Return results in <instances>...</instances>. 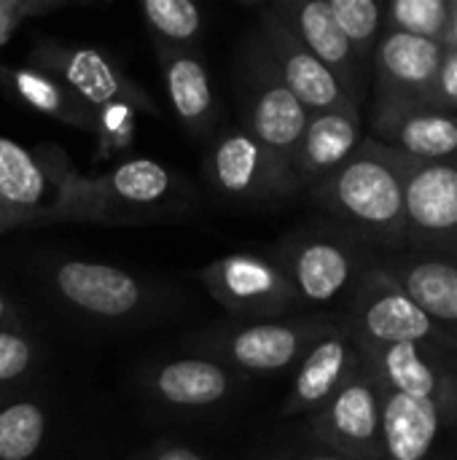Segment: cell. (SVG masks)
Instances as JSON below:
<instances>
[{
    "label": "cell",
    "mask_w": 457,
    "mask_h": 460,
    "mask_svg": "<svg viewBox=\"0 0 457 460\" xmlns=\"http://www.w3.org/2000/svg\"><path fill=\"white\" fill-rule=\"evenodd\" d=\"M172 175L154 159H132L119 164L100 181H83V194L78 205V216L97 218L110 208L121 210H148L170 197Z\"/></svg>",
    "instance_id": "7402d4cb"
},
{
    "label": "cell",
    "mask_w": 457,
    "mask_h": 460,
    "mask_svg": "<svg viewBox=\"0 0 457 460\" xmlns=\"http://www.w3.org/2000/svg\"><path fill=\"white\" fill-rule=\"evenodd\" d=\"M51 280L65 305L97 321L129 318L143 305L140 280L110 264L62 261Z\"/></svg>",
    "instance_id": "2e32d148"
},
{
    "label": "cell",
    "mask_w": 457,
    "mask_h": 460,
    "mask_svg": "<svg viewBox=\"0 0 457 460\" xmlns=\"http://www.w3.org/2000/svg\"><path fill=\"white\" fill-rule=\"evenodd\" d=\"M345 323L358 348L431 345L457 353V340L442 332L374 261L347 299Z\"/></svg>",
    "instance_id": "5b68a950"
},
{
    "label": "cell",
    "mask_w": 457,
    "mask_h": 460,
    "mask_svg": "<svg viewBox=\"0 0 457 460\" xmlns=\"http://www.w3.org/2000/svg\"><path fill=\"white\" fill-rule=\"evenodd\" d=\"M396 156L404 181L407 245L457 259V164Z\"/></svg>",
    "instance_id": "ba28073f"
},
{
    "label": "cell",
    "mask_w": 457,
    "mask_h": 460,
    "mask_svg": "<svg viewBox=\"0 0 457 460\" xmlns=\"http://www.w3.org/2000/svg\"><path fill=\"white\" fill-rule=\"evenodd\" d=\"M442 62L444 46L399 30H385L372 54L374 100L431 102Z\"/></svg>",
    "instance_id": "4fadbf2b"
},
{
    "label": "cell",
    "mask_w": 457,
    "mask_h": 460,
    "mask_svg": "<svg viewBox=\"0 0 457 460\" xmlns=\"http://www.w3.org/2000/svg\"><path fill=\"white\" fill-rule=\"evenodd\" d=\"M16 224H24L16 213H11L8 208H5V202L0 199V232L3 229H11V226H16Z\"/></svg>",
    "instance_id": "e575fe53"
},
{
    "label": "cell",
    "mask_w": 457,
    "mask_h": 460,
    "mask_svg": "<svg viewBox=\"0 0 457 460\" xmlns=\"http://www.w3.org/2000/svg\"><path fill=\"white\" fill-rule=\"evenodd\" d=\"M151 460H205L199 453H194V450H189V447H180V445H164V447H159Z\"/></svg>",
    "instance_id": "1f68e13d"
},
{
    "label": "cell",
    "mask_w": 457,
    "mask_h": 460,
    "mask_svg": "<svg viewBox=\"0 0 457 460\" xmlns=\"http://www.w3.org/2000/svg\"><path fill=\"white\" fill-rule=\"evenodd\" d=\"M431 105L457 113V51H444V62L431 92Z\"/></svg>",
    "instance_id": "4dcf8cb0"
},
{
    "label": "cell",
    "mask_w": 457,
    "mask_h": 460,
    "mask_svg": "<svg viewBox=\"0 0 457 460\" xmlns=\"http://www.w3.org/2000/svg\"><path fill=\"white\" fill-rule=\"evenodd\" d=\"M272 8L286 22V27L307 46V51L334 73L350 102L361 108L369 86V67H364L356 51L350 49L347 38L334 22L329 0H299V3L291 0V3H277Z\"/></svg>",
    "instance_id": "5bb4252c"
},
{
    "label": "cell",
    "mask_w": 457,
    "mask_h": 460,
    "mask_svg": "<svg viewBox=\"0 0 457 460\" xmlns=\"http://www.w3.org/2000/svg\"><path fill=\"white\" fill-rule=\"evenodd\" d=\"M364 137L366 135L358 108L310 113L294 159V178L299 189H312L334 170H339L358 151Z\"/></svg>",
    "instance_id": "44dd1931"
},
{
    "label": "cell",
    "mask_w": 457,
    "mask_h": 460,
    "mask_svg": "<svg viewBox=\"0 0 457 460\" xmlns=\"http://www.w3.org/2000/svg\"><path fill=\"white\" fill-rule=\"evenodd\" d=\"M199 280L207 294L237 318L269 321L299 305L283 270L272 259L253 253L215 259L199 272Z\"/></svg>",
    "instance_id": "9c48e42d"
},
{
    "label": "cell",
    "mask_w": 457,
    "mask_h": 460,
    "mask_svg": "<svg viewBox=\"0 0 457 460\" xmlns=\"http://www.w3.org/2000/svg\"><path fill=\"white\" fill-rule=\"evenodd\" d=\"M374 264L453 340H457V259L442 253H388Z\"/></svg>",
    "instance_id": "ac0fdd59"
},
{
    "label": "cell",
    "mask_w": 457,
    "mask_h": 460,
    "mask_svg": "<svg viewBox=\"0 0 457 460\" xmlns=\"http://www.w3.org/2000/svg\"><path fill=\"white\" fill-rule=\"evenodd\" d=\"M310 194L334 226L366 248L399 253L407 245L399 156L369 135L361 140L358 151L339 170L315 183Z\"/></svg>",
    "instance_id": "6da1fadb"
},
{
    "label": "cell",
    "mask_w": 457,
    "mask_h": 460,
    "mask_svg": "<svg viewBox=\"0 0 457 460\" xmlns=\"http://www.w3.org/2000/svg\"><path fill=\"white\" fill-rule=\"evenodd\" d=\"M261 40H264L272 62H275L277 75L283 78V84L294 92V97L310 113L337 111V108H358L342 92V86L334 78V73L326 65H321L307 51V46L275 13V8H267L264 11V19H261Z\"/></svg>",
    "instance_id": "9a60e30c"
},
{
    "label": "cell",
    "mask_w": 457,
    "mask_h": 460,
    "mask_svg": "<svg viewBox=\"0 0 457 460\" xmlns=\"http://www.w3.org/2000/svg\"><path fill=\"white\" fill-rule=\"evenodd\" d=\"M151 388L170 407L202 410L224 402L234 388V380L224 364L205 356H191L159 367Z\"/></svg>",
    "instance_id": "603a6c76"
},
{
    "label": "cell",
    "mask_w": 457,
    "mask_h": 460,
    "mask_svg": "<svg viewBox=\"0 0 457 460\" xmlns=\"http://www.w3.org/2000/svg\"><path fill=\"white\" fill-rule=\"evenodd\" d=\"M374 259L372 248L329 224L291 234L275 264L288 278L299 305L326 307L350 299Z\"/></svg>",
    "instance_id": "7a4b0ae2"
},
{
    "label": "cell",
    "mask_w": 457,
    "mask_h": 460,
    "mask_svg": "<svg viewBox=\"0 0 457 460\" xmlns=\"http://www.w3.org/2000/svg\"><path fill=\"white\" fill-rule=\"evenodd\" d=\"M11 81H13V89L22 94V100H27L40 113H48L73 127H89L94 121L92 108L78 94H73L62 81L51 75L24 67V70H13Z\"/></svg>",
    "instance_id": "d4e9b609"
},
{
    "label": "cell",
    "mask_w": 457,
    "mask_h": 460,
    "mask_svg": "<svg viewBox=\"0 0 457 460\" xmlns=\"http://www.w3.org/2000/svg\"><path fill=\"white\" fill-rule=\"evenodd\" d=\"M369 137L415 162L457 164V113L431 102L374 100Z\"/></svg>",
    "instance_id": "30bf717a"
},
{
    "label": "cell",
    "mask_w": 457,
    "mask_h": 460,
    "mask_svg": "<svg viewBox=\"0 0 457 460\" xmlns=\"http://www.w3.org/2000/svg\"><path fill=\"white\" fill-rule=\"evenodd\" d=\"M377 380L401 396L434 402L457 412V353L431 345L361 348Z\"/></svg>",
    "instance_id": "7c38bea8"
},
{
    "label": "cell",
    "mask_w": 457,
    "mask_h": 460,
    "mask_svg": "<svg viewBox=\"0 0 457 460\" xmlns=\"http://www.w3.org/2000/svg\"><path fill=\"white\" fill-rule=\"evenodd\" d=\"M453 16V0H391L385 5V30H399L444 46Z\"/></svg>",
    "instance_id": "f1b7e54d"
},
{
    "label": "cell",
    "mask_w": 457,
    "mask_h": 460,
    "mask_svg": "<svg viewBox=\"0 0 457 460\" xmlns=\"http://www.w3.org/2000/svg\"><path fill=\"white\" fill-rule=\"evenodd\" d=\"M242 102H245V129L294 175V159L307 129L310 111L294 97L275 70V62L259 38L250 46L242 78Z\"/></svg>",
    "instance_id": "8992f818"
},
{
    "label": "cell",
    "mask_w": 457,
    "mask_h": 460,
    "mask_svg": "<svg viewBox=\"0 0 457 460\" xmlns=\"http://www.w3.org/2000/svg\"><path fill=\"white\" fill-rule=\"evenodd\" d=\"M35 361L32 342L11 329H0V385H11L22 380Z\"/></svg>",
    "instance_id": "f546056e"
},
{
    "label": "cell",
    "mask_w": 457,
    "mask_h": 460,
    "mask_svg": "<svg viewBox=\"0 0 457 460\" xmlns=\"http://www.w3.org/2000/svg\"><path fill=\"white\" fill-rule=\"evenodd\" d=\"M337 318L329 315H310V318H269V321H250L245 326H232L224 332H213L199 337V350L207 353L224 367H234L253 375H275L307 356V350L337 329Z\"/></svg>",
    "instance_id": "277c9868"
},
{
    "label": "cell",
    "mask_w": 457,
    "mask_h": 460,
    "mask_svg": "<svg viewBox=\"0 0 457 460\" xmlns=\"http://www.w3.org/2000/svg\"><path fill=\"white\" fill-rule=\"evenodd\" d=\"M35 59L43 62L48 73L57 75L73 94H78L86 105H97L102 111L110 108H137L148 105V97L129 84L116 65H110L94 49H65V46H40Z\"/></svg>",
    "instance_id": "ffe728a7"
},
{
    "label": "cell",
    "mask_w": 457,
    "mask_h": 460,
    "mask_svg": "<svg viewBox=\"0 0 457 460\" xmlns=\"http://www.w3.org/2000/svg\"><path fill=\"white\" fill-rule=\"evenodd\" d=\"M382 404L385 388L361 361L358 372L310 415L312 439L342 458L382 460Z\"/></svg>",
    "instance_id": "52a82bcc"
},
{
    "label": "cell",
    "mask_w": 457,
    "mask_h": 460,
    "mask_svg": "<svg viewBox=\"0 0 457 460\" xmlns=\"http://www.w3.org/2000/svg\"><path fill=\"white\" fill-rule=\"evenodd\" d=\"M46 439V415L32 402L0 410V460H30Z\"/></svg>",
    "instance_id": "83f0119b"
},
{
    "label": "cell",
    "mask_w": 457,
    "mask_h": 460,
    "mask_svg": "<svg viewBox=\"0 0 457 460\" xmlns=\"http://www.w3.org/2000/svg\"><path fill=\"white\" fill-rule=\"evenodd\" d=\"M453 431H457V412L385 388L382 460H439V447Z\"/></svg>",
    "instance_id": "d6986e66"
},
{
    "label": "cell",
    "mask_w": 457,
    "mask_h": 460,
    "mask_svg": "<svg viewBox=\"0 0 457 460\" xmlns=\"http://www.w3.org/2000/svg\"><path fill=\"white\" fill-rule=\"evenodd\" d=\"M329 8L361 65L372 73V54L385 32V5L380 0H329Z\"/></svg>",
    "instance_id": "484cf974"
},
{
    "label": "cell",
    "mask_w": 457,
    "mask_h": 460,
    "mask_svg": "<svg viewBox=\"0 0 457 460\" xmlns=\"http://www.w3.org/2000/svg\"><path fill=\"white\" fill-rule=\"evenodd\" d=\"M299 460H350V458H342V456H337V453H318V456H307V458H299Z\"/></svg>",
    "instance_id": "d590c367"
},
{
    "label": "cell",
    "mask_w": 457,
    "mask_h": 460,
    "mask_svg": "<svg viewBox=\"0 0 457 460\" xmlns=\"http://www.w3.org/2000/svg\"><path fill=\"white\" fill-rule=\"evenodd\" d=\"M0 329L16 332V315H13V310H11V305H8V299L3 294H0Z\"/></svg>",
    "instance_id": "d6a6232c"
},
{
    "label": "cell",
    "mask_w": 457,
    "mask_h": 460,
    "mask_svg": "<svg viewBox=\"0 0 457 460\" xmlns=\"http://www.w3.org/2000/svg\"><path fill=\"white\" fill-rule=\"evenodd\" d=\"M207 175L221 194L234 199L261 202L299 191L296 178L277 164L245 127H237L213 143L207 154Z\"/></svg>",
    "instance_id": "8fae6325"
},
{
    "label": "cell",
    "mask_w": 457,
    "mask_h": 460,
    "mask_svg": "<svg viewBox=\"0 0 457 460\" xmlns=\"http://www.w3.org/2000/svg\"><path fill=\"white\" fill-rule=\"evenodd\" d=\"M162 65L175 116L189 132L205 135L215 116V100L205 62L194 51L162 49Z\"/></svg>",
    "instance_id": "cb8c5ba5"
},
{
    "label": "cell",
    "mask_w": 457,
    "mask_h": 460,
    "mask_svg": "<svg viewBox=\"0 0 457 460\" xmlns=\"http://www.w3.org/2000/svg\"><path fill=\"white\" fill-rule=\"evenodd\" d=\"M444 51H457V0H453V16H450V30H447Z\"/></svg>",
    "instance_id": "836d02e7"
},
{
    "label": "cell",
    "mask_w": 457,
    "mask_h": 460,
    "mask_svg": "<svg viewBox=\"0 0 457 460\" xmlns=\"http://www.w3.org/2000/svg\"><path fill=\"white\" fill-rule=\"evenodd\" d=\"M143 16L162 49L189 51L202 32V11L194 0H145Z\"/></svg>",
    "instance_id": "4316f807"
},
{
    "label": "cell",
    "mask_w": 457,
    "mask_h": 460,
    "mask_svg": "<svg viewBox=\"0 0 457 460\" xmlns=\"http://www.w3.org/2000/svg\"><path fill=\"white\" fill-rule=\"evenodd\" d=\"M83 178L57 151H30L0 137V199L11 213L27 221L78 216Z\"/></svg>",
    "instance_id": "3957f363"
},
{
    "label": "cell",
    "mask_w": 457,
    "mask_h": 460,
    "mask_svg": "<svg viewBox=\"0 0 457 460\" xmlns=\"http://www.w3.org/2000/svg\"><path fill=\"white\" fill-rule=\"evenodd\" d=\"M361 361V348L353 332L345 321H339L337 329L321 337L299 361L283 415L294 418L318 412L358 372Z\"/></svg>",
    "instance_id": "e0dca14e"
}]
</instances>
